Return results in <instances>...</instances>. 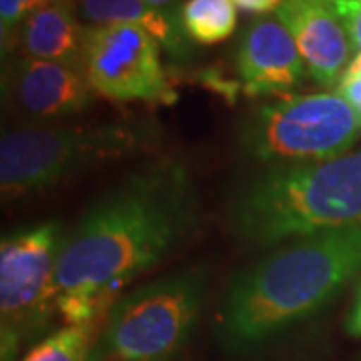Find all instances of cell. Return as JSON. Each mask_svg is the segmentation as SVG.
I'll return each instance as SVG.
<instances>
[{"label":"cell","mask_w":361,"mask_h":361,"mask_svg":"<svg viewBox=\"0 0 361 361\" xmlns=\"http://www.w3.org/2000/svg\"><path fill=\"white\" fill-rule=\"evenodd\" d=\"M199 191L183 159L161 157L129 171L65 233L59 253V315L94 325L103 305L193 231Z\"/></svg>","instance_id":"6da1fadb"},{"label":"cell","mask_w":361,"mask_h":361,"mask_svg":"<svg viewBox=\"0 0 361 361\" xmlns=\"http://www.w3.org/2000/svg\"><path fill=\"white\" fill-rule=\"evenodd\" d=\"M361 273V225L295 237L237 273L219 313L221 341L257 348L323 310Z\"/></svg>","instance_id":"7a4b0ae2"},{"label":"cell","mask_w":361,"mask_h":361,"mask_svg":"<svg viewBox=\"0 0 361 361\" xmlns=\"http://www.w3.org/2000/svg\"><path fill=\"white\" fill-rule=\"evenodd\" d=\"M229 223L253 247L361 225V151L319 163L267 167L233 193Z\"/></svg>","instance_id":"3957f363"},{"label":"cell","mask_w":361,"mask_h":361,"mask_svg":"<svg viewBox=\"0 0 361 361\" xmlns=\"http://www.w3.org/2000/svg\"><path fill=\"white\" fill-rule=\"evenodd\" d=\"M155 137L145 123L23 125L0 141V191L4 201L42 193L75 175L130 157Z\"/></svg>","instance_id":"277c9868"},{"label":"cell","mask_w":361,"mask_h":361,"mask_svg":"<svg viewBox=\"0 0 361 361\" xmlns=\"http://www.w3.org/2000/svg\"><path fill=\"white\" fill-rule=\"evenodd\" d=\"M207 293V271L189 267L113 303L87 361H173L187 348Z\"/></svg>","instance_id":"5b68a950"},{"label":"cell","mask_w":361,"mask_h":361,"mask_svg":"<svg viewBox=\"0 0 361 361\" xmlns=\"http://www.w3.org/2000/svg\"><path fill=\"white\" fill-rule=\"evenodd\" d=\"M355 109L337 92L287 97L259 106L239 129L245 153L269 167L345 155L360 137Z\"/></svg>","instance_id":"8992f818"},{"label":"cell","mask_w":361,"mask_h":361,"mask_svg":"<svg viewBox=\"0 0 361 361\" xmlns=\"http://www.w3.org/2000/svg\"><path fill=\"white\" fill-rule=\"evenodd\" d=\"M65 239L59 221H42L0 243V351L14 361L20 348L49 329L59 313L56 267Z\"/></svg>","instance_id":"52a82bcc"},{"label":"cell","mask_w":361,"mask_h":361,"mask_svg":"<svg viewBox=\"0 0 361 361\" xmlns=\"http://www.w3.org/2000/svg\"><path fill=\"white\" fill-rule=\"evenodd\" d=\"M161 47L149 32L130 25L89 28L85 73L97 94L115 103H171Z\"/></svg>","instance_id":"ba28073f"},{"label":"cell","mask_w":361,"mask_h":361,"mask_svg":"<svg viewBox=\"0 0 361 361\" xmlns=\"http://www.w3.org/2000/svg\"><path fill=\"white\" fill-rule=\"evenodd\" d=\"M4 101L16 115L35 121L63 118L92 104L94 90L82 66L20 56L2 80Z\"/></svg>","instance_id":"9c48e42d"},{"label":"cell","mask_w":361,"mask_h":361,"mask_svg":"<svg viewBox=\"0 0 361 361\" xmlns=\"http://www.w3.org/2000/svg\"><path fill=\"white\" fill-rule=\"evenodd\" d=\"M275 14L291 32L310 77L322 87L341 80L353 44L334 0H283Z\"/></svg>","instance_id":"30bf717a"},{"label":"cell","mask_w":361,"mask_h":361,"mask_svg":"<svg viewBox=\"0 0 361 361\" xmlns=\"http://www.w3.org/2000/svg\"><path fill=\"white\" fill-rule=\"evenodd\" d=\"M237 71L247 94H285L301 85L307 66L279 18L263 16L249 26L237 49Z\"/></svg>","instance_id":"8fae6325"},{"label":"cell","mask_w":361,"mask_h":361,"mask_svg":"<svg viewBox=\"0 0 361 361\" xmlns=\"http://www.w3.org/2000/svg\"><path fill=\"white\" fill-rule=\"evenodd\" d=\"M89 28L78 20L75 0H54L26 18L16 42L25 56L85 68Z\"/></svg>","instance_id":"7c38bea8"},{"label":"cell","mask_w":361,"mask_h":361,"mask_svg":"<svg viewBox=\"0 0 361 361\" xmlns=\"http://www.w3.org/2000/svg\"><path fill=\"white\" fill-rule=\"evenodd\" d=\"M78 16L92 25L139 26L159 42L173 61H185L193 40L180 25L179 8H163L145 0H75Z\"/></svg>","instance_id":"4fadbf2b"},{"label":"cell","mask_w":361,"mask_h":361,"mask_svg":"<svg viewBox=\"0 0 361 361\" xmlns=\"http://www.w3.org/2000/svg\"><path fill=\"white\" fill-rule=\"evenodd\" d=\"M180 25L197 44H217L227 40L237 26V4L233 0H183Z\"/></svg>","instance_id":"5bb4252c"},{"label":"cell","mask_w":361,"mask_h":361,"mask_svg":"<svg viewBox=\"0 0 361 361\" xmlns=\"http://www.w3.org/2000/svg\"><path fill=\"white\" fill-rule=\"evenodd\" d=\"M94 341L92 325H66L39 341L20 361H87Z\"/></svg>","instance_id":"9a60e30c"},{"label":"cell","mask_w":361,"mask_h":361,"mask_svg":"<svg viewBox=\"0 0 361 361\" xmlns=\"http://www.w3.org/2000/svg\"><path fill=\"white\" fill-rule=\"evenodd\" d=\"M54 0H0V28H2V52L13 47L18 30L26 18Z\"/></svg>","instance_id":"2e32d148"},{"label":"cell","mask_w":361,"mask_h":361,"mask_svg":"<svg viewBox=\"0 0 361 361\" xmlns=\"http://www.w3.org/2000/svg\"><path fill=\"white\" fill-rule=\"evenodd\" d=\"M334 4L348 28L353 51H361V0H334Z\"/></svg>","instance_id":"e0dca14e"},{"label":"cell","mask_w":361,"mask_h":361,"mask_svg":"<svg viewBox=\"0 0 361 361\" xmlns=\"http://www.w3.org/2000/svg\"><path fill=\"white\" fill-rule=\"evenodd\" d=\"M337 94H341L355 109L361 123V73L360 75H343L341 80L337 82Z\"/></svg>","instance_id":"ac0fdd59"},{"label":"cell","mask_w":361,"mask_h":361,"mask_svg":"<svg viewBox=\"0 0 361 361\" xmlns=\"http://www.w3.org/2000/svg\"><path fill=\"white\" fill-rule=\"evenodd\" d=\"M239 11L251 14H267L277 11L283 0H233Z\"/></svg>","instance_id":"d6986e66"},{"label":"cell","mask_w":361,"mask_h":361,"mask_svg":"<svg viewBox=\"0 0 361 361\" xmlns=\"http://www.w3.org/2000/svg\"><path fill=\"white\" fill-rule=\"evenodd\" d=\"M360 73H361V51H357L355 54H353V59L349 61V65L343 75H360Z\"/></svg>","instance_id":"ffe728a7"},{"label":"cell","mask_w":361,"mask_h":361,"mask_svg":"<svg viewBox=\"0 0 361 361\" xmlns=\"http://www.w3.org/2000/svg\"><path fill=\"white\" fill-rule=\"evenodd\" d=\"M145 2L155 4V6H163V8H175V4H177L179 0H145Z\"/></svg>","instance_id":"44dd1931"}]
</instances>
